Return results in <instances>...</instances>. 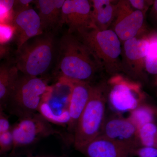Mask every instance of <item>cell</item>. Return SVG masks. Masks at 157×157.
<instances>
[{
	"label": "cell",
	"instance_id": "obj_23",
	"mask_svg": "<svg viewBox=\"0 0 157 157\" xmlns=\"http://www.w3.org/2000/svg\"><path fill=\"white\" fill-rule=\"evenodd\" d=\"M14 28L11 25L0 24V45H7L14 39Z\"/></svg>",
	"mask_w": 157,
	"mask_h": 157
},
{
	"label": "cell",
	"instance_id": "obj_4",
	"mask_svg": "<svg viewBox=\"0 0 157 157\" xmlns=\"http://www.w3.org/2000/svg\"><path fill=\"white\" fill-rule=\"evenodd\" d=\"M108 90L107 82L93 86L89 100L74 131V146L78 151H82L100 135L104 120Z\"/></svg>",
	"mask_w": 157,
	"mask_h": 157
},
{
	"label": "cell",
	"instance_id": "obj_17",
	"mask_svg": "<svg viewBox=\"0 0 157 157\" xmlns=\"http://www.w3.org/2000/svg\"><path fill=\"white\" fill-rule=\"evenodd\" d=\"M90 1L93 23L95 28L100 30L108 29L115 18L117 2L111 0Z\"/></svg>",
	"mask_w": 157,
	"mask_h": 157
},
{
	"label": "cell",
	"instance_id": "obj_25",
	"mask_svg": "<svg viewBox=\"0 0 157 157\" xmlns=\"http://www.w3.org/2000/svg\"><path fill=\"white\" fill-rule=\"evenodd\" d=\"M128 2L132 8L141 11L145 15L154 2V1L147 0H129Z\"/></svg>",
	"mask_w": 157,
	"mask_h": 157
},
{
	"label": "cell",
	"instance_id": "obj_2",
	"mask_svg": "<svg viewBox=\"0 0 157 157\" xmlns=\"http://www.w3.org/2000/svg\"><path fill=\"white\" fill-rule=\"evenodd\" d=\"M55 34L43 33L29 39L16 49L14 63L19 73L43 77L53 68L57 52Z\"/></svg>",
	"mask_w": 157,
	"mask_h": 157
},
{
	"label": "cell",
	"instance_id": "obj_6",
	"mask_svg": "<svg viewBox=\"0 0 157 157\" xmlns=\"http://www.w3.org/2000/svg\"><path fill=\"white\" fill-rule=\"evenodd\" d=\"M72 86V81L58 80L45 95L39 113L50 123L68 125L70 121L69 108Z\"/></svg>",
	"mask_w": 157,
	"mask_h": 157
},
{
	"label": "cell",
	"instance_id": "obj_21",
	"mask_svg": "<svg viewBox=\"0 0 157 157\" xmlns=\"http://www.w3.org/2000/svg\"><path fill=\"white\" fill-rule=\"evenodd\" d=\"M138 132L142 146L157 148V128L154 123L142 126L138 129Z\"/></svg>",
	"mask_w": 157,
	"mask_h": 157
},
{
	"label": "cell",
	"instance_id": "obj_7",
	"mask_svg": "<svg viewBox=\"0 0 157 157\" xmlns=\"http://www.w3.org/2000/svg\"><path fill=\"white\" fill-rule=\"evenodd\" d=\"M107 84L109 88L107 100L117 111H132L141 105L144 98L139 83L120 74L111 76Z\"/></svg>",
	"mask_w": 157,
	"mask_h": 157
},
{
	"label": "cell",
	"instance_id": "obj_11",
	"mask_svg": "<svg viewBox=\"0 0 157 157\" xmlns=\"http://www.w3.org/2000/svg\"><path fill=\"white\" fill-rule=\"evenodd\" d=\"M99 135L130 150L135 155L142 147L138 128L129 117L114 116L104 120Z\"/></svg>",
	"mask_w": 157,
	"mask_h": 157
},
{
	"label": "cell",
	"instance_id": "obj_27",
	"mask_svg": "<svg viewBox=\"0 0 157 157\" xmlns=\"http://www.w3.org/2000/svg\"><path fill=\"white\" fill-rule=\"evenodd\" d=\"M11 128L10 123L8 119L4 116L0 117V136Z\"/></svg>",
	"mask_w": 157,
	"mask_h": 157
},
{
	"label": "cell",
	"instance_id": "obj_29",
	"mask_svg": "<svg viewBox=\"0 0 157 157\" xmlns=\"http://www.w3.org/2000/svg\"><path fill=\"white\" fill-rule=\"evenodd\" d=\"M151 16L155 19H157V1H154V2L152 5Z\"/></svg>",
	"mask_w": 157,
	"mask_h": 157
},
{
	"label": "cell",
	"instance_id": "obj_19",
	"mask_svg": "<svg viewBox=\"0 0 157 157\" xmlns=\"http://www.w3.org/2000/svg\"><path fill=\"white\" fill-rule=\"evenodd\" d=\"M155 115V111L153 108L141 104L131 111L129 118L139 129L144 124L154 122Z\"/></svg>",
	"mask_w": 157,
	"mask_h": 157
},
{
	"label": "cell",
	"instance_id": "obj_31",
	"mask_svg": "<svg viewBox=\"0 0 157 157\" xmlns=\"http://www.w3.org/2000/svg\"><path fill=\"white\" fill-rule=\"evenodd\" d=\"M3 116H4V115H3V114L2 109L1 105H0V117H2Z\"/></svg>",
	"mask_w": 157,
	"mask_h": 157
},
{
	"label": "cell",
	"instance_id": "obj_3",
	"mask_svg": "<svg viewBox=\"0 0 157 157\" xmlns=\"http://www.w3.org/2000/svg\"><path fill=\"white\" fill-rule=\"evenodd\" d=\"M74 35L89 49L101 70L112 76L122 72L121 42L112 30L93 28Z\"/></svg>",
	"mask_w": 157,
	"mask_h": 157
},
{
	"label": "cell",
	"instance_id": "obj_8",
	"mask_svg": "<svg viewBox=\"0 0 157 157\" xmlns=\"http://www.w3.org/2000/svg\"><path fill=\"white\" fill-rule=\"evenodd\" d=\"M11 131L13 139L11 153L17 147L28 146L42 138L59 134L39 113L20 118L19 121L11 128Z\"/></svg>",
	"mask_w": 157,
	"mask_h": 157
},
{
	"label": "cell",
	"instance_id": "obj_12",
	"mask_svg": "<svg viewBox=\"0 0 157 157\" xmlns=\"http://www.w3.org/2000/svg\"><path fill=\"white\" fill-rule=\"evenodd\" d=\"M90 1L65 0L62 9L61 25H66L67 33L76 34L86 29L94 28Z\"/></svg>",
	"mask_w": 157,
	"mask_h": 157
},
{
	"label": "cell",
	"instance_id": "obj_20",
	"mask_svg": "<svg viewBox=\"0 0 157 157\" xmlns=\"http://www.w3.org/2000/svg\"><path fill=\"white\" fill-rule=\"evenodd\" d=\"M145 70L149 74H157V36L156 32L150 33L149 44L145 57Z\"/></svg>",
	"mask_w": 157,
	"mask_h": 157
},
{
	"label": "cell",
	"instance_id": "obj_18",
	"mask_svg": "<svg viewBox=\"0 0 157 157\" xmlns=\"http://www.w3.org/2000/svg\"><path fill=\"white\" fill-rule=\"evenodd\" d=\"M19 75L14 61L0 66V105L8 100Z\"/></svg>",
	"mask_w": 157,
	"mask_h": 157
},
{
	"label": "cell",
	"instance_id": "obj_13",
	"mask_svg": "<svg viewBox=\"0 0 157 157\" xmlns=\"http://www.w3.org/2000/svg\"><path fill=\"white\" fill-rule=\"evenodd\" d=\"M10 25L14 28L16 49L29 39L43 33L39 14L31 6L13 11Z\"/></svg>",
	"mask_w": 157,
	"mask_h": 157
},
{
	"label": "cell",
	"instance_id": "obj_22",
	"mask_svg": "<svg viewBox=\"0 0 157 157\" xmlns=\"http://www.w3.org/2000/svg\"><path fill=\"white\" fill-rule=\"evenodd\" d=\"M14 0H0V24L11 23Z\"/></svg>",
	"mask_w": 157,
	"mask_h": 157
},
{
	"label": "cell",
	"instance_id": "obj_9",
	"mask_svg": "<svg viewBox=\"0 0 157 157\" xmlns=\"http://www.w3.org/2000/svg\"><path fill=\"white\" fill-rule=\"evenodd\" d=\"M150 41V33L121 42L122 72L135 79L147 76L145 57Z\"/></svg>",
	"mask_w": 157,
	"mask_h": 157
},
{
	"label": "cell",
	"instance_id": "obj_10",
	"mask_svg": "<svg viewBox=\"0 0 157 157\" xmlns=\"http://www.w3.org/2000/svg\"><path fill=\"white\" fill-rule=\"evenodd\" d=\"M145 16L141 11L132 8L128 1L117 3L116 13L111 30L122 42L147 33Z\"/></svg>",
	"mask_w": 157,
	"mask_h": 157
},
{
	"label": "cell",
	"instance_id": "obj_30",
	"mask_svg": "<svg viewBox=\"0 0 157 157\" xmlns=\"http://www.w3.org/2000/svg\"><path fill=\"white\" fill-rule=\"evenodd\" d=\"M11 157H67L65 155H63L56 156V155H29L25 157L18 156L16 155L15 154H11Z\"/></svg>",
	"mask_w": 157,
	"mask_h": 157
},
{
	"label": "cell",
	"instance_id": "obj_1",
	"mask_svg": "<svg viewBox=\"0 0 157 157\" xmlns=\"http://www.w3.org/2000/svg\"><path fill=\"white\" fill-rule=\"evenodd\" d=\"M52 69L58 80L89 82L102 70L87 46L76 35L68 33L58 41Z\"/></svg>",
	"mask_w": 157,
	"mask_h": 157
},
{
	"label": "cell",
	"instance_id": "obj_28",
	"mask_svg": "<svg viewBox=\"0 0 157 157\" xmlns=\"http://www.w3.org/2000/svg\"><path fill=\"white\" fill-rule=\"evenodd\" d=\"M9 54V48L7 45H0V61L8 56Z\"/></svg>",
	"mask_w": 157,
	"mask_h": 157
},
{
	"label": "cell",
	"instance_id": "obj_15",
	"mask_svg": "<svg viewBox=\"0 0 157 157\" xmlns=\"http://www.w3.org/2000/svg\"><path fill=\"white\" fill-rule=\"evenodd\" d=\"M65 0L34 1L43 33L55 34L62 27V9Z\"/></svg>",
	"mask_w": 157,
	"mask_h": 157
},
{
	"label": "cell",
	"instance_id": "obj_16",
	"mask_svg": "<svg viewBox=\"0 0 157 157\" xmlns=\"http://www.w3.org/2000/svg\"><path fill=\"white\" fill-rule=\"evenodd\" d=\"M86 157H132L135 153L108 138L99 135L81 152Z\"/></svg>",
	"mask_w": 157,
	"mask_h": 157
},
{
	"label": "cell",
	"instance_id": "obj_26",
	"mask_svg": "<svg viewBox=\"0 0 157 157\" xmlns=\"http://www.w3.org/2000/svg\"><path fill=\"white\" fill-rule=\"evenodd\" d=\"M135 155L139 157H157L156 147L142 146L135 151Z\"/></svg>",
	"mask_w": 157,
	"mask_h": 157
},
{
	"label": "cell",
	"instance_id": "obj_24",
	"mask_svg": "<svg viewBox=\"0 0 157 157\" xmlns=\"http://www.w3.org/2000/svg\"><path fill=\"white\" fill-rule=\"evenodd\" d=\"M13 139L11 128L0 136V154L12 150Z\"/></svg>",
	"mask_w": 157,
	"mask_h": 157
},
{
	"label": "cell",
	"instance_id": "obj_14",
	"mask_svg": "<svg viewBox=\"0 0 157 157\" xmlns=\"http://www.w3.org/2000/svg\"><path fill=\"white\" fill-rule=\"evenodd\" d=\"M93 86L84 81H72L69 111L70 121L68 130L74 133L76 124L89 100Z\"/></svg>",
	"mask_w": 157,
	"mask_h": 157
},
{
	"label": "cell",
	"instance_id": "obj_5",
	"mask_svg": "<svg viewBox=\"0 0 157 157\" xmlns=\"http://www.w3.org/2000/svg\"><path fill=\"white\" fill-rule=\"evenodd\" d=\"M50 86L43 77L19 75L6 101L10 111L20 118L37 113Z\"/></svg>",
	"mask_w": 157,
	"mask_h": 157
}]
</instances>
